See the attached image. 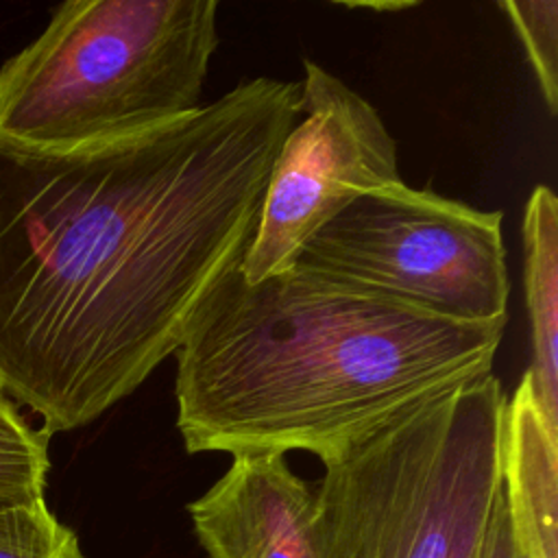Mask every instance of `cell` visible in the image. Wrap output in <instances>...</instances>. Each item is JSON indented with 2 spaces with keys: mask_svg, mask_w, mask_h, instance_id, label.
Listing matches in <instances>:
<instances>
[{
  "mask_svg": "<svg viewBox=\"0 0 558 558\" xmlns=\"http://www.w3.org/2000/svg\"><path fill=\"white\" fill-rule=\"evenodd\" d=\"M299 94L253 76L120 140L0 142V390L50 436L137 390L240 266Z\"/></svg>",
  "mask_w": 558,
  "mask_h": 558,
  "instance_id": "6da1fadb",
  "label": "cell"
},
{
  "mask_svg": "<svg viewBox=\"0 0 558 558\" xmlns=\"http://www.w3.org/2000/svg\"><path fill=\"white\" fill-rule=\"evenodd\" d=\"M508 318L429 314L294 262L231 270L174 351L177 429L190 453H314L323 464L399 412L490 375Z\"/></svg>",
  "mask_w": 558,
  "mask_h": 558,
  "instance_id": "7a4b0ae2",
  "label": "cell"
},
{
  "mask_svg": "<svg viewBox=\"0 0 558 558\" xmlns=\"http://www.w3.org/2000/svg\"><path fill=\"white\" fill-rule=\"evenodd\" d=\"M216 0H68L0 63V142L72 150L201 107Z\"/></svg>",
  "mask_w": 558,
  "mask_h": 558,
  "instance_id": "3957f363",
  "label": "cell"
},
{
  "mask_svg": "<svg viewBox=\"0 0 558 558\" xmlns=\"http://www.w3.org/2000/svg\"><path fill=\"white\" fill-rule=\"evenodd\" d=\"M506 392L490 373L357 438L314 486L320 558H482L501 497Z\"/></svg>",
  "mask_w": 558,
  "mask_h": 558,
  "instance_id": "277c9868",
  "label": "cell"
},
{
  "mask_svg": "<svg viewBox=\"0 0 558 558\" xmlns=\"http://www.w3.org/2000/svg\"><path fill=\"white\" fill-rule=\"evenodd\" d=\"M504 214L410 187H377L325 222L294 262L451 320L508 318Z\"/></svg>",
  "mask_w": 558,
  "mask_h": 558,
  "instance_id": "5b68a950",
  "label": "cell"
},
{
  "mask_svg": "<svg viewBox=\"0 0 558 558\" xmlns=\"http://www.w3.org/2000/svg\"><path fill=\"white\" fill-rule=\"evenodd\" d=\"M303 68V120L279 146L238 266L251 283L290 268L305 242L353 201L401 181L397 142L377 109L316 61L305 59Z\"/></svg>",
  "mask_w": 558,
  "mask_h": 558,
  "instance_id": "8992f818",
  "label": "cell"
},
{
  "mask_svg": "<svg viewBox=\"0 0 558 558\" xmlns=\"http://www.w3.org/2000/svg\"><path fill=\"white\" fill-rule=\"evenodd\" d=\"M187 514L209 558H320L314 486L283 453L233 456Z\"/></svg>",
  "mask_w": 558,
  "mask_h": 558,
  "instance_id": "52a82bcc",
  "label": "cell"
},
{
  "mask_svg": "<svg viewBox=\"0 0 558 558\" xmlns=\"http://www.w3.org/2000/svg\"><path fill=\"white\" fill-rule=\"evenodd\" d=\"M501 482L521 558H558V423L538 408L527 373L506 401Z\"/></svg>",
  "mask_w": 558,
  "mask_h": 558,
  "instance_id": "ba28073f",
  "label": "cell"
},
{
  "mask_svg": "<svg viewBox=\"0 0 558 558\" xmlns=\"http://www.w3.org/2000/svg\"><path fill=\"white\" fill-rule=\"evenodd\" d=\"M523 279L532 336V392L543 414L558 423V198L536 185L523 214Z\"/></svg>",
  "mask_w": 558,
  "mask_h": 558,
  "instance_id": "9c48e42d",
  "label": "cell"
},
{
  "mask_svg": "<svg viewBox=\"0 0 558 558\" xmlns=\"http://www.w3.org/2000/svg\"><path fill=\"white\" fill-rule=\"evenodd\" d=\"M50 434L0 390V512L46 504Z\"/></svg>",
  "mask_w": 558,
  "mask_h": 558,
  "instance_id": "30bf717a",
  "label": "cell"
},
{
  "mask_svg": "<svg viewBox=\"0 0 558 558\" xmlns=\"http://www.w3.org/2000/svg\"><path fill=\"white\" fill-rule=\"evenodd\" d=\"M536 76L541 96L551 116L558 113V2L499 0Z\"/></svg>",
  "mask_w": 558,
  "mask_h": 558,
  "instance_id": "8fae6325",
  "label": "cell"
},
{
  "mask_svg": "<svg viewBox=\"0 0 558 558\" xmlns=\"http://www.w3.org/2000/svg\"><path fill=\"white\" fill-rule=\"evenodd\" d=\"M0 558H85L76 534L46 504L0 512Z\"/></svg>",
  "mask_w": 558,
  "mask_h": 558,
  "instance_id": "7c38bea8",
  "label": "cell"
},
{
  "mask_svg": "<svg viewBox=\"0 0 558 558\" xmlns=\"http://www.w3.org/2000/svg\"><path fill=\"white\" fill-rule=\"evenodd\" d=\"M482 558H521L517 541L512 536V525L508 517V506H506V495L501 490V497L495 506L493 521L488 527V536L484 543V554Z\"/></svg>",
  "mask_w": 558,
  "mask_h": 558,
  "instance_id": "4fadbf2b",
  "label": "cell"
},
{
  "mask_svg": "<svg viewBox=\"0 0 558 558\" xmlns=\"http://www.w3.org/2000/svg\"><path fill=\"white\" fill-rule=\"evenodd\" d=\"M342 7H353V9H373V11H403V9L416 7V2H344Z\"/></svg>",
  "mask_w": 558,
  "mask_h": 558,
  "instance_id": "5bb4252c",
  "label": "cell"
}]
</instances>
